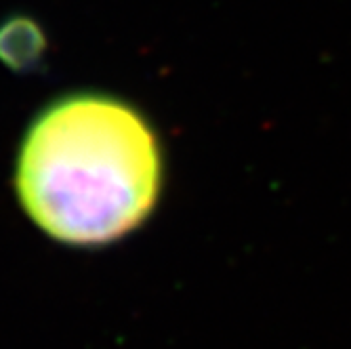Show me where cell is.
<instances>
[{
  "label": "cell",
  "mask_w": 351,
  "mask_h": 349,
  "mask_svg": "<svg viewBox=\"0 0 351 349\" xmlns=\"http://www.w3.org/2000/svg\"><path fill=\"white\" fill-rule=\"evenodd\" d=\"M15 187L51 238L101 246L141 226L162 189V149L145 116L108 93L49 104L21 141Z\"/></svg>",
  "instance_id": "1"
}]
</instances>
